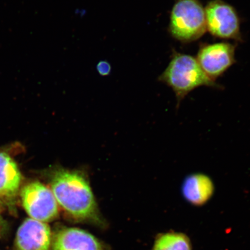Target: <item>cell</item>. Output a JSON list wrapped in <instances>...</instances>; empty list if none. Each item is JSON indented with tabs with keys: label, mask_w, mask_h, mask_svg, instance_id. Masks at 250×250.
Masks as SVG:
<instances>
[{
	"label": "cell",
	"mask_w": 250,
	"mask_h": 250,
	"mask_svg": "<svg viewBox=\"0 0 250 250\" xmlns=\"http://www.w3.org/2000/svg\"><path fill=\"white\" fill-rule=\"evenodd\" d=\"M96 70L100 76L102 77L108 76L111 74V64L107 61H102L97 64Z\"/></svg>",
	"instance_id": "cell-12"
},
{
	"label": "cell",
	"mask_w": 250,
	"mask_h": 250,
	"mask_svg": "<svg viewBox=\"0 0 250 250\" xmlns=\"http://www.w3.org/2000/svg\"><path fill=\"white\" fill-rule=\"evenodd\" d=\"M52 250H102L95 236L77 228H64L56 234Z\"/></svg>",
	"instance_id": "cell-8"
},
{
	"label": "cell",
	"mask_w": 250,
	"mask_h": 250,
	"mask_svg": "<svg viewBox=\"0 0 250 250\" xmlns=\"http://www.w3.org/2000/svg\"><path fill=\"white\" fill-rule=\"evenodd\" d=\"M21 197L24 210L34 220L48 223L58 217V202L52 190L42 183L34 181L27 184Z\"/></svg>",
	"instance_id": "cell-5"
},
{
	"label": "cell",
	"mask_w": 250,
	"mask_h": 250,
	"mask_svg": "<svg viewBox=\"0 0 250 250\" xmlns=\"http://www.w3.org/2000/svg\"><path fill=\"white\" fill-rule=\"evenodd\" d=\"M235 49L229 42L203 44L196 59L206 74L215 81L235 63Z\"/></svg>",
	"instance_id": "cell-6"
},
{
	"label": "cell",
	"mask_w": 250,
	"mask_h": 250,
	"mask_svg": "<svg viewBox=\"0 0 250 250\" xmlns=\"http://www.w3.org/2000/svg\"><path fill=\"white\" fill-rule=\"evenodd\" d=\"M213 181L210 177L203 173H193L184 179L181 192L187 202L195 206L207 203L214 194Z\"/></svg>",
	"instance_id": "cell-9"
},
{
	"label": "cell",
	"mask_w": 250,
	"mask_h": 250,
	"mask_svg": "<svg viewBox=\"0 0 250 250\" xmlns=\"http://www.w3.org/2000/svg\"><path fill=\"white\" fill-rule=\"evenodd\" d=\"M51 239L48 224L27 218L19 228L15 245L18 250H50Z\"/></svg>",
	"instance_id": "cell-7"
},
{
	"label": "cell",
	"mask_w": 250,
	"mask_h": 250,
	"mask_svg": "<svg viewBox=\"0 0 250 250\" xmlns=\"http://www.w3.org/2000/svg\"><path fill=\"white\" fill-rule=\"evenodd\" d=\"M205 10L206 27L212 36L241 42L240 18L233 6L223 0H212Z\"/></svg>",
	"instance_id": "cell-4"
},
{
	"label": "cell",
	"mask_w": 250,
	"mask_h": 250,
	"mask_svg": "<svg viewBox=\"0 0 250 250\" xmlns=\"http://www.w3.org/2000/svg\"><path fill=\"white\" fill-rule=\"evenodd\" d=\"M158 81L173 90L177 107L189 93L200 86L222 89L221 85L206 74L195 58L176 52H173L169 64L158 77Z\"/></svg>",
	"instance_id": "cell-2"
},
{
	"label": "cell",
	"mask_w": 250,
	"mask_h": 250,
	"mask_svg": "<svg viewBox=\"0 0 250 250\" xmlns=\"http://www.w3.org/2000/svg\"><path fill=\"white\" fill-rule=\"evenodd\" d=\"M168 31L179 42L188 43L207 31L205 8L199 0H177L172 8Z\"/></svg>",
	"instance_id": "cell-3"
},
{
	"label": "cell",
	"mask_w": 250,
	"mask_h": 250,
	"mask_svg": "<svg viewBox=\"0 0 250 250\" xmlns=\"http://www.w3.org/2000/svg\"><path fill=\"white\" fill-rule=\"evenodd\" d=\"M58 205L70 216L81 220L96 218L98 207L88 181L79 171L58 168L50 179Z\"/></svg>",
	"instance_id": "cell-1"
},
{
	"label": "cell",
	"mask_w": 250,
	"mask_h": 250,
	"mask_svg": "<svg viewBox=\"0 0 250 250\" xmlns=\"http://www.w3.org/2000/svg\"><path fill=\"white\" fill-rule=\"evenodd\" d=\"M153 250H192V245L186 234L170 232L157 237Z\"/></svg>",
	"instance_id": "cell-11"
},
{
	"label": "cell",
	"mask_w": 250,
	"mask_h": 250,
	"mask_svg": "<svg viewBox=\"0 0 250 250\" xmlns=\"http://www.w3.org/2000/svg\"><path fill=\"white\" fill-rule=\"evenodd\" d=\"M21 181V171L10 156L0 152V197L6 199L17 195Z\"/></svg>",
	"instance_id": "cell-10"
}]
</instances>
